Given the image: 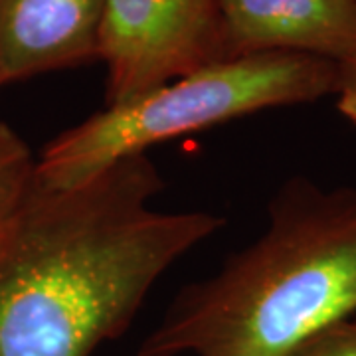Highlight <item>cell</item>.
<instances>
[{
	"mask_svg": "<svg viewBox=\"0 0 356 356\" xmlns=\"http://www.w3.org/2000/svg\"><path fill=\"white\" fill-rule=\"evenodd\" d=\"M105 0H0V88L99 60Z\"/></svg>",
	"mask_w": 356,
	"mask_h": 356,
	"instance_id": "6",
	"label": "cell"
},
{
	"mask_svg": "<svg viewBox=\"0 0 356 356\" xmlns=\"http://www.w3.org/2000/svg\"><path fill=\"white\" fill-rule=\"evenodd\" d=\"M334 97L341 115L356 125V56L339 64V81Z\"/></svg>",
	"mask_w": 356,
	"mask_h": 356,
	"instance_id": "9",
	"label": "cell"
},
{
	"mask_svg": "<svg viewBox=\"0 0 356 356\" xmlns=\"http://www.w3.org/2000/svg\"><path fill=\"white\" fill-rule=\"evenodd\" d=\"M226 58L309 54L343 64L356 56V0H218Z\"/></svg>",
	"mask_w": 356,
	"mask_h": 356,
	"instance_id": "5",
	"label": "cell"
},
{
	"mask_svg": "<svg viewBox=\"0 0 356 356\" xmlns=\"http://www.w3.org/2000/svg\"><path fill=\"white\" fill-rule=\"evenodd\" d=\"M149 154L72 188L34 184L0 248V356H91L127 331L154 283L224 218L161 212Z\"/></svg>",
	"mask_w": 356,
	"mask_h": 356,
	"instance_id": "1",
	"label": "cell"
},
{
	"mask_svg": "<svg viewBox=\"0 0 356 356\" xmlns=\"http://www.w3.org/2000/svg\"><path fill=\"white\" fill-rule=\"evenodd\" d=\"M105 105L228 62L218 0H105Z\"/></svg>",
	"mask_w": 356,
	"mask_h": 356,
	"instance_id": "4",
	"label": "cell"
},
{
	"mask_svg": "<svg viewBox=\"0 0 356 356\" xmlns=\"http://www.w3.org/2000/svg\"><path fill=\"white\" fill-rule=\"evenodd\" d=\"M356 315V186L303 177L269 204L266 232L180 289L139 356H291Z\"/></svg>",
	"mask_w": 356,
	"mask_h": 356,
	"instance_id": "2",
	"label": "cell"
},
{
	"mask_svg": "<svg viewBox=\"0 0 356 356\" xmlns=\"http://www.w3.org/2000/svg\"><path fill=\"white\" fill-rule=\"evenodd\" d=\"M34 184V154L13 127L0 121V248L16 228Z\"/></svg>",
	"mask_w": 356,
	"mask_h": 356,
	"instance_id": "7",
	"label": "cell"
},
{
	"mask_svg": "<svg viewBox=\"0 0 356 356\" xmlns=\"http://www.w3.org/2000/svg\"><path fill=\"white\" fill-rule=\"evenodd\" d=\"M291 356H356V318H346L321 331Z\"/></svg>",
	"mask_w": 356,
	"mask_h": 356,
	"instance_id": "8",
	"label": "cell"
},
{
	"mask_svg": "<svg viewBox=\"0 0 356 356\" xmlns=\"http://www.w3.org/2000/svg\"><path fill=\"white\" fill-rule=\"evenodd\" d=\"M339 64L293 51H267L208 65L58 135L36 159V182L72 188L159 143L271 107L334 95Z\"/></svg>",
	"mask_w": 356,
	"mask_h": 356,
	"instance_id": "3",
	"label": "cell"
}]
</instances>
